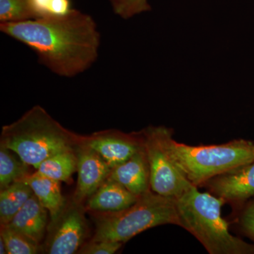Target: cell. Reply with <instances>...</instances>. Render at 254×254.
Returning a JSON list of instances; mask_svg holds the SVG:
<instances>
[{
	"label": "cell",
	"mask_w": 254,
	"mask_h": 254,
	"mask_svg": "<svg viewBox=\"0 0 254 254\" xmlns=\"http://www.w3.org/2000/svg\"><path fill=\"white\" fill-rule=\"evenodd\" d=\"M0 31L28 47L42 65L62 77L87 71L99 55L101 37L97 23L77 9L63 16L1 23Z\"/></svg>",
	"instance_id": "1"
},
{
	"label": "cell",
	"mask_w": 254,
	"mask_h": 254,
	"mask_svg": "<svg viewBox=\"0 0 254 254\" xmlns=\"http://www.w3.org/2000/svg\"><path fill=\"white\" fill-rule=\"evenodd\" d=\"M225 202L192 186L175 199L178 226L197 239L210 254H254V245L234 236L221 215Z\"/></svg>",
	"instance_id": "2"
},
{
	"label": "cell",
	"mask_w": 254,
	"mask_h": 254,
	"mask_svg": "<svg viewBox=\"0 0 254 254\" xmlns=\"http://www.w3.org/2000/svg\"><path fill=\"white\" fill-rule=\"evenodd\" d=\"M81 137L68 131L39 105L18 120L2 127L1 146L16 153L24 163L37 169L47 158L74 149Z\"/></svg>",
	"instance_id": "3"
},
{
	"label": "cell",
	"mask_w": 254,
	"mask_h": 254,
	"mask_svg": "<svg viewBox=\"0 0 254 254\" xmlns=\"http://www.w3.org/2000/svg\"><path fill=\"white\" fill-rule=\"evenodd\" d=\"M164 140L167 149L182 173L197 187L213 177L254 160V143L245 139L220 145L193 146L175 141L173 130L166 127Z\"/></svg>",
	"instance_id": "4"
},
{
	"label": "cell",
	"mask_w": 254,
	"mask_h": 254,
	"mask_svg": "<svg viewBox=\"0 0 254 254\" xmlns=\"http://www.w3.org/2000/svg\"><path fill=\"white\" fill-rule=\"evenodd\" d=\"M91 241L126 242L142 232L160 225H178L175 200L152 190L140 195L128 208L116 212H97Z\"/></svg>",
	"instance_id": "5"
},
{
	"label": "cell",
	"mask_w": 254,
	"mask_h": 254,
	"mask_svg": "<svg viewBox=\"0 0 254 254\" xmlns=\"http://www.w3.org/2000/svg\"><path fill=\"white\" fill-rule=\"evenodd\" d=\"M165 128L149 127L141 133L149 166L150 189L158 194L175 200L193 185L167 149L164 140Z\"/></svg>",
	"instance_id": "6"
},
{
	"label": "cell",
	"mask_w": 254,
	"mask_h": 254,
	"mask_svg": "<svg viewBox=\"0 0 254 254\" xmlns=\"http://www.w3.org/2000/svg\"><path fill=\"white\" fill-rule=\"evenodd\" d=\"M50 225L47 253L73 254L78 252L86 237L87 227L81 205L73 201Z\"/></svg>",
	"instance_id": "7"
},
{
	"label": "cell",
	"mask_w": 254,
	"mask_h": 254,
	"mask_svg": "<svg viewBox=\"0 0 254 254\" xmlns=\"http://www.w3.org/2000/svg\"><path fill=\"white\" fill-rule=\"evenodd\" d=\"M81 141L101 155L112 169L131 158L143 147L141 132L130 134L118 131L98 132Z\"/></svg>",
	"instance_id": "8"
},
{
	"label": "cell",
	"mask_w": 254,
	"mask_h": 254,
	"mask_svg": "<svg viewBox=\"0 0 254 254\" xmlns=\"http://www.w3.org/2000/svg\"><path fill=\"white\" fill-rule=\"evenodd\" d=\"M75 152L77 158L78 182L73 201L81 205L109 177L112 168L99 153L81 140Z\"/></svg>",
	"instance_id": "9"
},
{
	"label": "cell",
	"mask_w": 254,
	"mask_h": 254,
	"mask_svg": "<svg viewBox=\"0 0 254 254\" xmlns=\"http://www.w3.org/2000/svg\"><path fill=\"white\" fill-rule=\"evenodd\" d=\"M202 186L225 202L245 203L254 197V160L213 177Z\"/></svg>",
	"instance_id": "10"
},
{
	"label": "cell",
	"mask_w": 254,
	"mask_h": 254,
	"mask_svg": "<svg viewBox=\"0 0 254 254\" xmlns=\"http://www.w3.org/2000/svg\"><path fill=\"white\" fill-rule=\"evenodd\" d=\"M109 178L138 196L151 190L149 166L143 144L131 158L112 169Z\"/></svg>",
	"instance_id": "11"
},
{
	"label": "cell",
	"mask_w": 254,
	"mask_h": 254,
	"mask_svg": "<svg viewBox=\"0 0 254 254\" xmlns=\"http://www.w3.org/2000/svg\"><path fill=\"white\" fill-rule=\"evenodd\" d=\"M48 212L36 195L33 194L12 220L7 225H7L39 244L46 232Z\"/></svg>",
	"instance_id": "12"
},
{
	"label": "cell",
	"mask_w": 254,
	"mask_h": 254,
	"mask_svg": "<svg viewBox=\"0 0 254 254\" xmlns=\"http://www.w3.org/2000/svg\"><path fill=\"white\" fill-rule=\"evenodd\" d=\"M139 196L108 177L88 198L87 209L95 212H116L131 206Z\"/></svg>",
	"instance_id": "13"
},
{
	"label": "cell",
	"mask_w": 254,
	"mask_h": 254,
	"mask_svg": "<svg viewBox=\"0 0 254 254\" xmlns=\"http://www.w3.org/2000/svg\"><path fill=\"white\" fill-rule=\"evenodd\" d=\"M23 182L31 187L33 193L49 212L52 221L56 220L66 207L60 182L42 175L39 172L29 174Z\"/></svg>",
	"instance_id": "14"
},
{
	"label": "cell",
	"mask_w": 254,
	"mask_h": 254,
	"mask_svg": "<svg viewBox=\"0 0 254 254\" xmlns=\"http://www.w3.org/2000/svg\"><path fill=\"white\" fill-rule=\"evenodd\" d=\"M34 194L26 182H16L1 190L0 223L7 225L26 201Z\"/></svg>",
	"instance_id": "15"
},
{
	"label": "cell",
	"mask_w": 254,
	"mask_h": 254,
	"mask_svg": "<svg viewBox=\"0 0 254 254\" xmlns=\"http://www.w3.org/2000/svg\"><path fill=\"white\" fill-rule=\"evenodd\" d=\"M77 170V158L74 149L64 150L47 158L37 171L58 182H69Z\"/></svg>",
	"instance_id": "16"
},
{
	"label": "cell",
	"mask_w": 254,
	"mask_h": 254,
	"mask_svg": "<svg viewBox=\"0 0 254 254\" xmlns=\"http://www.w3.org/2000/svg\"><path fill=\"white\" fill-rule=\"evenodd\" d=\"M28 166L14 151L0 145V189L23 181L29 175Z\"/></svg>",
	"instance_id": "17"
},
{
	"label": "cell",
	"mask_w": 254,
	"mask_h": 254,
	"mask_svg": "<svg viewBox=\"0 0 254 254\" xmlns=\"http://www.w3.org/2000/svg\"><path fill=\"white\" fill-rule=\"evenodd\" d=\"M0 237L4 240L7 254H35L39 251V244L7 225H1Z\"/></svg>",
	"instance_id": "18"
},
{
	"label": "cell",
	"mask_w": 254,
	"mask_h": 254,
	"mask_svg": "<svg viewBox=\"0 0 254 254\" xmlns=\"http://www.w3.org/2000/svg\"><path fill=\"white\" fill-rule=\"evenodd\" d=\"M33 18L63 16L73 9L71 0H27Z\"/></svg>",
	"instance_id": "19"
},
{
	"label": "cell",
	"mask_w": 254,
	"mask_h": 254,
	"mask_svg": "<svg viewBox=\"0 0 254 254\" xmlns=\"http://www.w3.org/2000/svg\"><path fill=\"white\" fill-rule=\"evenodd\" d=\"M33 18L27 0H0L1 23L16 22Z\"/></svg>",
	"instance_id": "20"
},
{
	"label": "cell",
	"mask_w": 254,
	"mask_h": 254,
	"mask_svg": "<svg viewBox=\"0 0 254 254\" xmlns=\"http://www.w3.org/2000/svg\"><path fill=\"white\" fill-rule=\"evenodd\" d=\"M114 13L124 19L151 10L148 0H109Z\"/></svg>",
	"instance_id": "21"
},
{
	"label": "cell",
	"mask_w": 254,
	"mask_h": 254,
	"mask_svg": "<svg viewBox=\"0 0 254 254\" xmlns=\"http://www.w3.org/2000/svg\"><path fill=\"white\" fill-rule=\"evenodd\" d=\"M123 246V242L114 241H91L81 246L78 254H113L118 252Z\"/></svg>",
	"instance_id": "22"
},
{
	"label": "cell",
	"mask_w": 254,
	"mask_h": 254,
	"mask_svg": "<svg viewBox=\"0 0 254 254\" xmlns=\"http://www.w3.org/2000/svg\"><path fill=\"white\" fill-rule=\"evenodd\" d=\"M240 225L242 231L254 242V200L246 204L240 215Z\"/></svg>",
	"instance_id": "23"
},
{
	"label": "cell",
	"mask_w": 254,
	"mask_h": 254,
	"mask_svg": "<svg viewBox=\"0 0 254 254\" xmlns=\"http://www.w3.org/2000/svg\"><path fill=\"white\" fill-rule=\"evenodd\" d=\"M0 254H7V251H6V245L3 239L0 237Z\"/></svg>",
	"instance_id": "24"
}]
</instances>
